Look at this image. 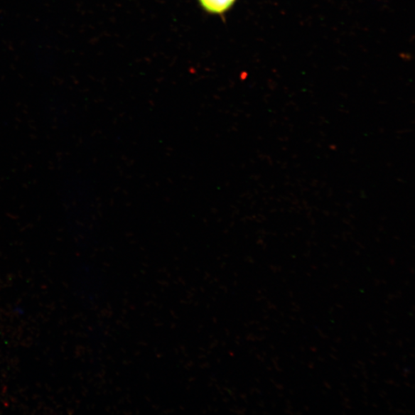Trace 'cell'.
I'll return each instance as SVG.
<instances>
[{
	"mask_svg": "<svg viewBox=\"0 0 415 415\" xmlns=\"http://www.w3.org/2000/svg\"><path fill=\"white\" fill-rule=\"evenodd\" d=\"M205 12L214 15H223L228 12L237 0H198Z\"/></svg>",
	"mask_w": 415,
	"mask_h": 415,
	"instance_id": "1",
	"label": "cell"
}]
</instances>
